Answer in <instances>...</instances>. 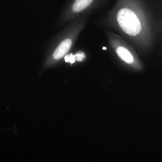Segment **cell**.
Returning <instances> with one entry per match:
<instances>
[{
	"label": "cell",
	"mask_w": 162,
	"mask_h": 162,
	"mask_svg": "<svg viewBox=\"0 0 162 162\" xmlns=\"http://www.w3.org/2000/svg\"><path fill=\"white\" fill-rule=\"evenodd\" d=\"M100 0H72L68 9L66 18L72 21L82 16H89L99 9Z\"/></svg>",
	"instance_id": "cell-1"
},
{
	"label": "cell",
	"mask_w": 162,
	"mask_h": 162,
	"mask_svg": "<svg viewBox=\"0 0 162 162\" xmlns=\"http://www.w3.org/2000/svg\"><path fill=\"white\" fill-rule=\"evenodd\" d=\"M117 20L122 30L130 35L135 36L141 30V25L138 18L129 9H123L119 10L117 14Z\"/></svg>",
	"instance_id": "cell-2"
},
{
	"label": "cell",
	"mask_w": 162,
	"mask_h": 162,
	"mask_svg": "<svg viewBox=\"0 0 162 162\" xmlns=\"http://www.w3.org/2000/svg\"><path fill=\"white\" fill-rule=\"evenodd\" d=\"M116 51L118 55L125 62L129 63H131L133 62V56L125 48L122 47H118Z\"/></svg>",
	"instance_id": "cell-3"
},
{
	"label": "cell",
	"mask_w": 162,
	"mask_h": 162,
	"mask_svg": "<svg viewBox=\"0 0 162 162\" xmlns=\"http://www.w3.org/2000/svg\"><path fill=\"white\" fill-rule=\"evenodd\" d=\"M75 59L78 61H82L85 59V54L82 51H80L76 53L74 56Z\"/></svg>",
	"instance_id": "cell-4"
},
{
	"label": "cell",
	"mask_w": 162,
	"mask_h": 162,
	"mask_svg": "<svg viewBox=\"0 0 162 162\" xmlns=\"http://www.w3.org/2000/svg\"><path fill=\"white\" fill-rule=\"evenodd\" d=\"M65 62H70V63H72L75 61L74 56L72 55H67L64 58Z\"/></svg>",
	"instance_id": "cell-5"
},
{
	"label": "cell",
	"mask_w": 162,
	"mask_h": 162,
	"mask_svg": "<svg viewBox=\"0 0 162 162\" xmlns=\"http://www.w3.org/2000/svg\"><path fill=\"white\" fill-rule=\"evenodd\" d=\"M103 49H106V48H105V47H104L103 48Z\"/></svg>",
	"instance_id": "cell-6"
}]
</instances>
